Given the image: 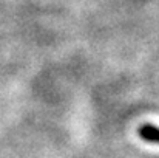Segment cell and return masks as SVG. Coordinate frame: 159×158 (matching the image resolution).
<instances>
[{"label": "cell", "mask_w": 159, "mask_h": 158, "mask_svg": "<svg viewBox=\"0 0 159 158\" xmlns=\"http://www.w3.org/2000/svg\"><path fill=\"white\" fill-rule=\"evenodd\" d=\"M138 135L141 140H144L145 143L150 144H158L159 146V127L152 124V122H145L141 124L138 127Z\"/></svg>", "instance_id": "obj_1"}]
</instances>
